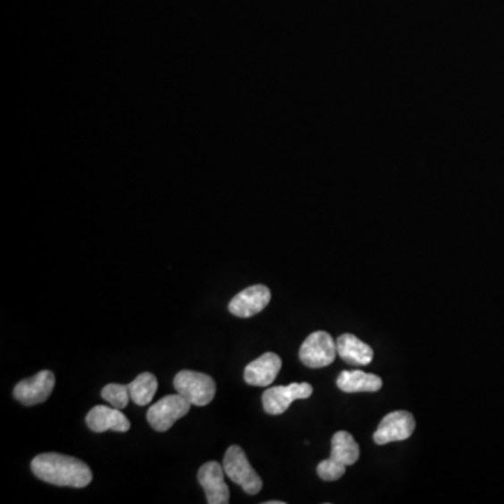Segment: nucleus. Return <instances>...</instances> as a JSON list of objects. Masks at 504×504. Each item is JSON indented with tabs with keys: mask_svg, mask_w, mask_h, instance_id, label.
<instances>
[{
	"mask_svg": "<svg viewBox=\"0 0 504 504\" xmlns=\"http://www.w3.org/2000/svg\"><path fill=\"white\" fill-rule=\"evenodd\" d=\"M37 478L55 486L86 488L93 481V472L86 462L58 453L39 454L31 461Z\"/></svg>",
	"mask_w": 504,
	"mask_h": 504,
	"instance_id": "1",
	"label": "nucleus"
},
{
	"mask_svg": "<svg viewBox=\"0 0 504 504\" xmlns=\"http://www.w3.org/2000/svg\"><path fill=\"white\" fill-rule=\"evenodd\" d=\"M223 468L226 475L234 483L241 486L248 495H258L262 489V479L259 478L256 469L249 464L244 449L239 446H231L227 449L223 459Z\"/></svg>",
	"mask_w": 504,
	"mask_h": 504,
	"instance_id": "2",
	"label": "nucleus"
},
{
	"mask_svg": "<svg viewBox=\"0 0 504 504\" xmlns=\"http://www.w3.org/2000/svg\"><path fill=\"white\" fill-rule=\"evenodd\" d=\"M174 388L178 394H181L197 407H206L214 401L216 394V382L214 378L192 370H182L178 373L174 377Z\"/></svg>",
	"mask_w": 504,
	"mask_h": 504,
	"instance_id": "3",
	"label": "nucleus"
},
{
	"mask_svg": "<svg viewBox=\"0 0 504 504\" xmlns=\"http://www.w3.org/2000/svg\"><path fill=\"white\" fill-rule=\"evenodd\" d=\"M336 355H338L336 342L325 331L311 333L307 340H304L298 353L301 363L311 369H321L332 365Z\"/></svg>",
	"mask_w": 504,
	"mask_h": 504,
	"instance_id": "4",
	"label": "nucleus"
},
{
	"mask_svg": "<svg viewBox=\"0 0 504 504\" xmlns=\"http://www.w3.org/2000/svg\"><path fill=\"white\" fill-rule=\"evenodd\" d=\"M191 402L181 394L167 395L152 405L147 411V422L157 432H167L177 420L184 417L191 409Z\"/></svg>",
	"mask_w": 504,
	"mask_h": 504,
	"instance_id": "5",
	"label": "nucleus"
},
{
	"mask_svg": "<svg viewBox=\"0 0 504 504\" xmlns=\"http://www.w3.org/2000/svg\"><path fill=\"white\" fill-rule=\"evenodd\" d=\"M313 394V387L308 382H291L289 385L268 388L262 395L264 409L269 415H281L298 399H307Z\"/></svg>",
	"mask_w": 504,
	"mask_h": 504,
	"instance_id": "6",
	"label": "nucleus"
},
{
	"mask_svg": "<svg viewBox=\"0 0 504 504\" xmlns=\"http://www.w3.org/2000/svg\"><path fill=\"white\" fill-rule=\"evenodd\" d=\"M415 426H416V422H415L414 415L407 411L392 412L382 420L373 439L378 446L394 443V441H404L414 434Z\"/></svg>",
	"mask_w": 504,
	"mask_h": 504,
	"instance_id": "7",
	"label": "nucleus"
},
{
	"mask_svg": "<svg viewBox=\"0 0 504 504\" xmlns=\"http://www.w3.org/2000/svg\"><path fill=\"white\" fill-rule=\"evenodd\" d=\"M55 387V375L49 370H42L34 377L26 378L14 387L13 395L17 401L27 407L42 404L48 399Z\"/></svg>",
	"mask_w": 504,
	"mask_h": 504,
	"instance_id": "8",
	"label": "nucleus"
},
{
	"mask_svg": "<svg viewBox=\"0 0 504 504\" xmlns=\"http://www.w3.org/2000/svg\"><path fill=\"white\" fill-rule=\"evenodd\" d=\"M224 468L219 462L209 461L197 472V481L204 488L209 504H227L230 501L229 486L224 482Z\"/></svg>",
	"mask_w": 504,
	"mask_h": 504,
	"instance_id": "9",
	"label": "nucleus"
},
{
	"mask_svg": "<svg viewBox=\"0 0 504 504\" xmlns=\"http://www.w3.org/2000/svg\"><path fill=\"white\" fill-rule=\"evenodd\" d=\"M269 301L271 290L266 286H249L230 301L229 311L239 318H251L264 311Z\"/></svg>",
	"mask_w": 504,
	"mask_h": 504,
	"instance_id": "10",
	"label": "nucleus"
},
{
	"mask_svg": "<svg viewBox=\"0 0 504 504\" xmlns=\"http://www.w3.org/2000/svg\"><path fill=\"white\" fill-rule=\"evenodd\" d=\"M281 369V359L276 353H264L244 370V380L254 387H269L275 382Z\"/></svg>",
	"mask_w": 504,
	"mask_h": 504,
	"instance_id": "11",
	"label": "nucleus"
},
{
	"mask_svg": "<svg viewBox=\"0 0 504 504\" xmlns=\"http://www.w3.org/2000/svg\"><path fill=\"white\" fill-rule=\"evenodd\" d=\"M86 424L94 433H104L107 430L125 433L130 429V420L118 407H104V405H97L88 412Z\"/></svg>",
	"mask_w": 504,
	"mask_h": 504,
	"instance_id": "12",
	"label": "nucleus"
},
{
	"mask_svg": "<svg viewBox=\"0 0 504 504\" xmlns=\"http://www.w3.org/2000/svg\"><path fill=\"white\" fill-rule=\"evenodd\" d=\"M336 349L340 359L353 365H370L374 357L372 348L352 333L340 335L336 340Z\"/></svg>",
	"mask_w": 504,
	"mask_h": 504,
	"instance_id": "13",
	"label": "nucleus"
},
{
	"mask_svg": "<svg viewBox=\"0 0 504 504\" xmlns=\"http://www.w3.org/2000/svg\"><path fill=\"white\" fill-rule=\"evenodd\" d=\"M336 385L340 391L353 394V392H377L382 390V380L375 374L362 372V370H346L336 380Z\"/></svg>",
	"mask_w": 504,
	"mask_h": 504,
	"instance_id": "14",
	"label": "nucleus"
},
{
	"mask_svg": "<svg viewBox=\"0 0 504 504\" xmlns=\"http://www.w3.org/2000/svg\"><path fill=\"white\" fill-rule=\"evenodd\" d=\"M331 444H332V449H331L330 458L340 466H353L359 459V444L356 443L352 434L348 433L345 430L336 432Z\"/></svg>",
	"mask_w": 504,
	"mask_h": 504,
	"instance_id": "15",
	"label": "nucleus"
},
{
	"mask_svg": "<svg viewBox=\"0 0 504 504\" xmlns=\"http://www.w3.org/2000/svg\"><path fill=\"white\" fill-rule=\"evenodd\" d=\"M130 399L139 407H146L152 402L157 391V378L152 373H142L128 384Z\"/></svg>",
	"mask_w": 504,
	"mask_h": 504,
	"instance_id": "16",
	"label": "nucleus"
},
{
	"mask_svg": "<svg viewBox=\"0 0 504 504\" xmlns=\"http://www.w3.org/2000/svg\"><path fill=\"white\" fill-rule=\"evenodd\" d=\"M101 398L113 407L123 409L130 399V388L122 384H108L103 388Z\"/></svg>",
	"mask_w": 504,
	"mask_h": 504,
	"instance_id": "17",
	"label": "nucleus"
},
{
	"mask_svg": "<svg viewBox=\"0 0 504 504\" xmlns=\"http://www.w3.org/2000/svg\"><path fill=\"white\" fill-rule=\"evenodd\" d=\"M346 466L332 459H323L318 464L317 474L323 481H338L345 475Z\"/></svg>",
	"mask_w": 504,
	"mask_h": 504,
	"instance_id": "18",
	"label": "nucleus"
},
{
	"mask_svg": "<svg viewBox=\"0 0 504 504\" xmlns=\"http://www.w3.org/2000/svg\"><path fill=\"white\" fill-rule=\"evenodd\" d=\"M266 504H285V501L272 500L266 501Z\"/></svg>",
	"mask_w": 504,
	"mask_h": 504,
	"instance_id": "19",
	"label": "nucleus"
}]
</instances>
